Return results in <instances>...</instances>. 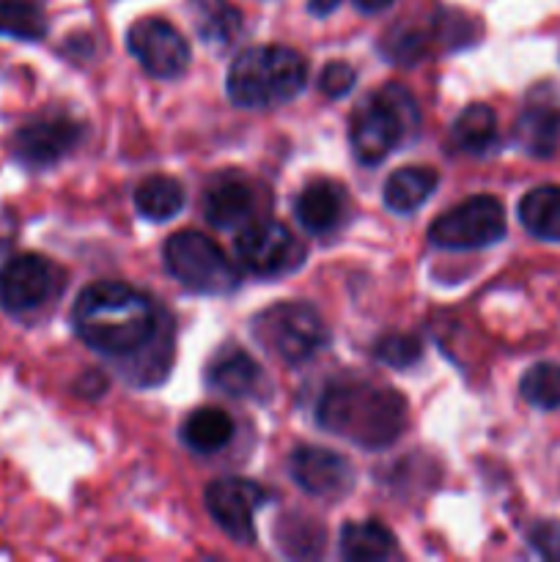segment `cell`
I'll use <instances>...</instances> for the list:
<instances>
[{"mask_svg": "<svg viewBox=\"0 0 560 562\" xmlns=\"http://www.w3.org/2000/svg\"><path fill=\"white\" fill-rule=\"evenodd\" d=\"M505 236V209L497 198L475 195L437 217L428 239L445 250H475L494 245Z\"/></svg>", "mask_w": 560, "mask_h": 562, "instance_id": "52a82bcc", "label": "cell"}, {"mask_svg": "<svg viewBox=\"0 0 560 562\" xmlns=\"http://www.w3.org/2000/svg\"><path fill=\"white\" fill-rule=\"evenodd\" d=\"M533 547L549 560H560V525H541L533 530Z\"/></svg>", "mask_w": 560, "mask_h": 562, "instance_id": "f1b7e54d", "label": "cell"}, {"mask_svg": "<svg viewBox=\"0 0 560 562\" xmlns=\"http://www.w3.org/2000/svg\"><path fill=\"white\" fill-rule=\"evenodd\" d=\"M519 220L533 236L560 241V187L544 184L519 201Z\"/></svg>", "mask_w": 560, "mask_h": 562, "instance_id": "44dd1931", "label": "cell"}, {"mask_svg": "<svg viewBox=\"0 0 560 562\" xmlns=\"http://www.w3.org/2000/svg\"><path fill=\"white\" fill-rule=\"evenodd\" d=\"M399 547L388 527L377 521H349L340 530V554L351 562H371L395 558Z\"/></svg>", "mask_w": 560, "mask_h": 562, "instance_id": "ffe728a7", "label": "cell"}, {"mask_svg": "<svg viewBox=\"0 0 560 562\" xmlns=\"http://www.w3.org/2000/svg\"><path fill=\"white\" fill-rule=\"evenodd\" d=\"M135 206L137 212L154 223H165V220L176 217L184 206V190L170 176H148L137 184L135 190Z\"/></svg>", "mask_w": 560, "mask_h": 562, "instance_id": "603a6c76", "label": "cell"}, {"mask_svg": "<svg viewBox=\"0 0 560 562\" xmlns=\"http://www.w3.org/2000/svg\"><path fill=\"white\" fill-rule=\"evenodd\" d=\"M316 420L324 431L368 450L390 448L406 428V401L371 382L329 384L318 398Z\"/></svg>", "mask_w": 560, "mask_h": 562, "instance_id": "7a4b0ae2", "label": "cell"}, {"mask_svg": "<svg viewBox=\"0 0 560 562\" xmlns=\"http://www.w3.org/2000/svg\"><path fill=\"white\" fill-rule=\"evenodd\" d=\"M514 137L533 157H549L560 143V97L549 88V97H533L516 119Z\"/></svg>", "mask_w": 560, "mask_h": 562, "instance_id": "9a60e30c", "label": "cell"}, {"mask_svg": "<svg viewBox=\"0 0 560 562\" xmlns=\"http://www.w3.org/2000/svg\"><path fill=\"white\" fill-rule=\"evenodd\" d=\"M437 184V170L426 168V165L399 168L395 173H390L388 181H384V206L395 214L415 212V209H421L423 203L432 198Z\"/></svg>", "mask_w": 560, "mask_h": 562, "instance_id": "ac0fdd59", "label": "cell"}, {"mask_svg": "<svg viewBox=\"0 0 560 562\" xmlns=\"http://www.w3.org/2000/svg\"><path fill=\"white\" fill-rule=\"evenodd\" d=\"M264 503H267V492L245 477H220L206 486L209 516L236 543H250L256 538L253 516Z\"/></svg>", "mask_w": 560, "mask_h": 562, "instance_id": "8fae6325", "label": "cell"}, {"mask_svg": "<svg viewBox=\"0 0 560 562\" xmlns=\"http://www.w3.org/2000/svg\"><path fill=\"white\" fill-rule=\"evenodd\" d=\"M291 477L302 492L322 499H338L355 483L351 464L335 450L316 448V445H302L289 459Z\"/></svg>", "mask_w": 560, "mask_h": 562, "instance_id": "4fadbf2b", "label": "cell"}, {"mask_svg": "<svg viewBox=\"0 0 560 562\" xmlns=\"http://www.w3.org/2000/svg\"><path fill=\"white\" fill-rule=\"evenodd\" d=\"M373 357L390 368H410L423 357V344L415 335L390 333L382 335L373 346Z\"/></svg>", "mask_w": 560, "mask_h": 562, "instance_id": "4316f807", "label": "cell"}, {"mask_svg": "<svg viewBox=\"0 0 560 562\" xmlns=\"http://www.w3.org/2000/svg\"><path fill=\"white\" fill-rule=\"evenodd\" d=\"M47 33L42 11L25 0H0V36L38 42Z\"/></svg>", "mask_w": 560, "mask_h": 562, "instance_id": "d4e9b609", "label": "cell"}, {"mask_svg": "<svg viewBox=\"0 0 560 562\" xmlns=\"http://www.w3.org/2000/svg\"><path fill=\"white\" fill-rule=\"evenodd\" d=\"M522 398L536 409H560V366L555 362H538L522 376Z\"/></svg>", "mask_w": 560, "mask_h": 562, "instance_id": "484cf974", "label": "cell"}, {"mask_svg": "<svg viewBox=\"0 0 560 562\" xmlns=\"http://www.w3.org/2000/svg\"><path fill=\"white\" fill-rule=\"evenodd\" d=\"M165 269L184 289L206 296H225L239 289V269L231 263L223 247L201 231H179L163 247Z\"/></svg>", "mask_w": 560, "mask_h": 562, "instance_id": "5b68a950", "label": "cell"}, {"mask_svg": "<svg viewBox=\"0 0 560 562\" xmlns=\"http://www.w3.org/2000/svg\"><path fill=\"white\" fill-rule=\"evenodd\" d=\"M198 36L206 44H228L239 33L242 14L231 0H190Z\"/></svg>", "mask_w": 560, "mask_h": 562, "instance_id": "cb8c5ba5", "label": "cell"}, {"mask_svg": "<svg viewBox=\"0 0 560 562\" xmlns=\"http://www.w3.org/2000/svg\"><path fill=\"white\" fill-rule=\"evenodd\" d=\"M344 190H340L335 181L318 179L311 181V184L296 195L294 214L307 234L322 236L338 228V223L344 220Z\"/></svg>", "mask_w": 560, "mask_h": 562, "instance_id": "2e32d148", "label": "cell"}, {"mask_svg": "<svg viewBox=\"0 0 560 562\" xmlns=\"http://www.w3.org/2000/svg\"><path fill=\"white\" fill-rule=\"evenodd\" d=\"M253 329H256V338L289 366L311 360L327 346L329 338L324 318L318 316L316 307L305 302H280V305L267 307L256 316Z\"/></svg>", "mask_w": 560, "mask_h": 562, "instance_id": "8992f818", "label": "cell"}, {"mask_svg": "<svg viewBox=\"0 0 560 562\" xmlns=\"http://www.w3.org/2000/svg\"><path fill=\"white\" fill-rule=\"evenodd\" d=\"M64 289V272L49 258L22 252L0 267V307L5 313H33Z\"/></svg>", "mask_w": 560, "mask_h": 562, "instance_id": "ba28073f", "label": "cell"}, {"mask_svg": "<svg viewBox=\"0 0 560 562\" xmlns=\"http://www.w3.org/2000/svg\"><path fill=\"white\" fill-rule=\"evenodd\" d=\"M82 126L64 113L38 115L14 135V157L27 168H49L77 148Z\"/></svg>", "mask_w": 560, "mask_h": 562, "instance_id": "7c38bea8", "label": "cell"}, {"mask_svg": "<svg viewBox=\"0 0 560 562\" xmlns=\"http://www.w3.org/2000/svg\"><path fill=\"white\" fill-rule=\"evenodd\" d=\"M307 82V60L283 44L242 49L228 69V97L239 108H275L291 102Z\"/></svg>", "mask_w": 560, "mask_h": 562, "instance_id": "3957f363", "label": "cell"}, {"mask_svg": "<svg viewBox=\"0 0 560 562\" xmlns=\"http://www.w3.org/2000/svg\"><path fill=\"white\" fill-rule=\"evenodd\" d=\"M236 258L258 278H278L305 261V247L278 220H253L236 236Z\"/></svg>", "mask_w": 560, "mask_h": 562, "instance_id": "9c48e42d", "label": "cell"}, {"mask_svg": "<svg viewBox=\"0 0 560 562\" xmlns=\"http://www.w3.org/2000/svg\"><path fill=\"white\" fill-rule=\"evenodd\" d=\"M71 324L88 349L108 357L137 355L163 329L157 307L143 291L126 283H93L71 307Z\"/></svg>", "mask_w": 560, "mask_h": 562, "instance_id": "6da1fadb", "label": "cell"}, {"mask_svg": "<svg viewBox=\"0 0 560 562\" xmlns=\"http://www.w3.org/2000/svg\"><path fill=\"white\" fill-rule=\"evenodd\" d=\"M258 187L245 176L225 173L214 179L203 192V214L209 223L220 231L245 228L256 220L258 212Z\"/></svg>", "mask_w": 560, "mask_h": 562, "instance_id": "5bb4252c", "label": "cell"}, {"mask_svg": "<svg viewBox=\"0 0 560 562\" xmlns=\"http://www.w3.org/2000/svg\"><path fill=\"white\" fill-rule=\"evenodd\" d=\"M453 146L464 154H486L497 143V115L489 104H470L450 126Z\"/></svg>", "mask_w": 560, "mask_h": 562, "instance_id": "7402d4cb", "label": "cell"}, {"mask_svg": "<svg viewBox=\"0 0 560 562\" xmlns=\"http://www.w3.org/2000/svg\"><path fill=\"white\" fill-rule=\"evenodd\" d=\"M231 437H234V420L217 406H201L181 426V439L195 453H217L231 442Z\"/></svg>", "mask_w": 560, "mask_h": 562, "instance_id": "d6986e66", "label": "cell"}, {"mask_svg": "<svg viewBox=\"0 0 560 562\" xmlns=\"http://www.w3.org/2000/svg\"><path fill=\"white\" fill-rule=\"evenodd\" d=\"M355 80L357 75L349 64H344V60H333V64L324 66L322 77H318V88H322V93H327L329 99H338L351 91Z\"/></svg>", "mask_w": 560, "mask_h": 562, "instance_id": "83f0119b", "label": "cell"}, {"mask_svg": "<svg viewBox=\"0 0 560 562\" xmlns=\"http://www.w3.org/2000/svg\"><path fill=\"white\" fill-rule=\"evenodd\" d=\"M209 382L228 398H258V393L267 387L261 366L242 349L223 351L209 368Z\"/></svg>", "mask_w": 560, "mask_h": 562, "instance_id": "e0dca14e", "label": "cell"}, {"mask_svg": "<svg viewBox=\"0 0 560 562\" xmlns=\"http://www.w3.org/2000/svg\"><path fill=\"white\" fill-rule=\"evenodd\" d=\"M417 124H421V115H417L415 97L404 86L390 82L379 88L351 113L349 137L357 162L368 168L379 165L406 137L417 135Z\"/></svg>", "mask_w": 560, "mask_h": 562, "instance_id": "277c9868", "label": "cell"}, {"mask_svg": "<svg viewBox=\"0 0 560 562\" xmlns=\"http://www.w3.org/2000/svg\"><path fill=\"white\" fill-rule=\"evenodd\" d=\"M126 47L135 55L137 64L152 77H159V80H173V77L184 75L187 66H190L187 38L159 16L137 20L126 31Z\"/></svg>", "mask_w": 560, "mask_h": 562, "instance_id": "30bf717a", "label": "cell"}, {"mask_svg": "<svg viewBox=\"0 0 560 562\" xmlns=\"http://www.w3.org/2000/svg\"><path fill=\"white\" fill-rule=\"evenodd\" d=\"M362 14H379V11H388L395 0H351Z\"/></svg>", "mask_w": 560, "mask_h": 562, "instance_id": "f546056e", "label": "cell"}, {"mask_svg": "<svg viewBox=\"0 0 560 562\" xmlns=\"http://www.w3.org/2000/svg\"><path fill=\"white\" fill-rule=\"evenodd\" d=\"M338 5H340V0H307V11H311V14H316V16L333 14Z\"/></svg>", "mask_w": 560, "mask_h": 562, "instance_id": "4dcf8cb0", "label": "cell"}]
</instances>
